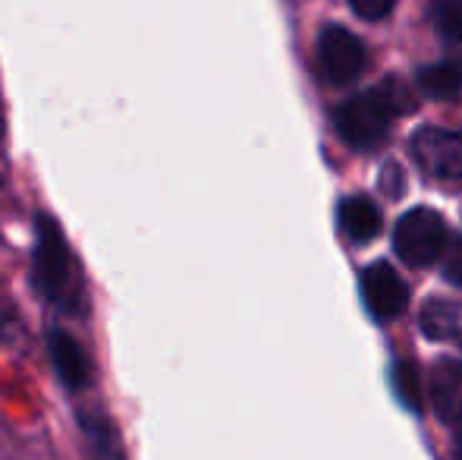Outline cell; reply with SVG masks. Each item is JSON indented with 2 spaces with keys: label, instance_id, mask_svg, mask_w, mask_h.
I'll use <instances>...</instances> for the list:
<instances>
[{
  "label": "cell",
  "instance_id": "obj_17",
  "mask_svg": "<svg viewBox=\"0 0 462 460\" xmlns=\"http://www.w3.org/2000/svg\"><path fill=\"white\" fill-rule=\"evenodd\" d=\"M396 6V0H349V10L365 23H381L383 16H390Z\"/></svg>",
  "mask_w": 462,
  "mask_h": 460
},
{
  "label": "cell",
  "instance_id": "obj_7",
  "mask_svg": "<svg viewBox=\"0 0 462 460\" xmlns=\"http://www.w3.org/2000/svg\"><path fill=\"white\" fill-rule=\"evenodd\" d=\"M431 404L444 423L462 419V362L459 360H438L431 369Z\"/></svg>",
  "mask_w": 462,
  "mask_h": 460
},
{
  "label": "cell",
  "instance_id": "obj_5",
  "mask_svg": "<svg viewBox=\"0 0 462 460\" xmlns=\"http://www.w3.org/2000/svg\"><path fill=\"white\" fill-rule=\"evenodd\" d=\"M412 155L428 177L447 180V183L462 180V136L453 129H419L412 139Z\"/></svg>",
  "mask_w": 462,
  "mask_h": 460
},
{
  "label": "cell",
  "instance_id": "obj_1",
  "mask_svg": "<svg viewBox=\"0 0 462 460\" xmlns=\"http://www.w3.org/2000/svg\"><path fill=\"white\" fill-rule=\"evenodd\" d=\"M35 287L48 303L63 313H82L86 309V290H82V271L69 252L60 228L51 218H38V243H35Z\"/></svg>",
  "mask_w": 462,
  "mask_h": 460
},
{
  "label": "cell",
  "instance_id": "obj_13",
  "mask_svg": "<svg viewBox=\"0 0 462 460\" xmlns=\"http://www.w3.org/2000/svg\"><path fill=\"white\" fill-rule=\"evenodd\" d=\"M393 391L400 398L402 407L419 413L421 410V388H419V372H415L412 360H400L393 366Z\"/></svg>",
  "mask_w": 462,
  "mask_h": 460
},
{
  "label": "cell",
  "instance_id": "obj_10",
  "mask_svg": "<svg viewBox=\"0 0 462 460\" xmlns=\"http://www.w3.org/2000/svg\"><path fill=\"white\" fill-rule=\"evenodd\" d=\"M340 228L353 243H371L381 230V211L365 196H349L340 205Z\"/></svg>",
  "mask_w": 462,
  "mask_h": 460
},
{
  "label": "cell",
  "instance_id": "obj_16",
  "mask_svg": "<svg viewBox=\"0 0 462 460\" xmlns=\"http://www.w3.org/2000/svg\"><path fill=\"white\" fill-rule=\"evenodd\" d=\"M440 268H444V277L450 284H457L462 287V237L450 239L444 249V256H440Z\"/></svg>",
  "mask_w": 462,
  "mask_h": 460
},
{
  "label": "cell",
  "instance_id": "obj_18",
  "mask_svg": "<svg viewBox=\"0 0 462 460\" xmlns=\"http://www.w3.org/2000/svg\"><path fill=\"white\" fill-rule=\"evenodd\" d=\"M453 61H457V63H459V70H462V54H459V57H453Z\"/></svg>",
  "mask_w": 462,
  "mask_h": 460
},
{
  "label": "cell",
  "instance_id": "obj_12",
  "mask_svg": "<svg viewBox=\"0 0 462 460\" xmlns=\"http://www.w3.org/2000/svg\"><path fill=\"white\" fill-rule=\"evenodd\" d=\"M86 436H88V451L92 460H126L120 448V438H116L114 426L104 423L101 417H88L86 419Z\"/></svg>",
  "mask_w": 462,
  "mask_h": 460
},
{
  "label": "cell",
  "instance_id": "obj_14",
  "mask_svg": "<svg viewBox=\"0 0 462 460\" xmlns=\"http://www.w3.org/2000/svg\"><path fill=\"white\" fill-rule=\"evenodd\" d=\"M431 19L444 42H462V0H431Z\"/></svg>",
  "mask_w": 462,
  "mask_h": 460
},
{
  "label": "cell",
  "instance_id": "obj_8",
  "mask_svg": "<svg viewBox=\"0 0 462 460\" xmlns=\"http://www.w3.org/2000/svg\"><path fill=\"white\" fill-rule=\"evenodd\" d=\"M51 360H54L60 379L67 381V388H86L92 379V366H88L86 350L79 347V341L67 332H51Z\"/></svg>",
  "mask_w": 462,
  "mask_h": 460
},
{
  "label": "cell",
  "instance_id": "obj_9",
  "mask_svg": "<svg viewBox=\"0 0 462 460\" xmlns=\"http://www.w3.org/2000/svg\"><path fill=\"white\" fill-rule=\"evenodd\" d=\"M419 325L428 341H462V303L434 296L421 306Z\"/></svg>",
  "mask_w": 462,
  "mask_h": 460
},
{
  "label": "cell",
  "instance_id": "obj_3",
  "mask_svg": "<svg viewBox=\"0 0 462 460\" xmlns=\"http://www.w3.org/2000/svg\"><path fill=\"white\" fill-rule=\"evenodd\" d=\"M447 243H450V233H447L444 218L434 209H425V205L402 215L393 230L396 256L412 268H428V265L440 262Z\"/></svg>",
  "mask_w": 462,
  "mask_h": 460
},
{
  "label": "cell",
  "instance_id": "obj_4",
  "mask_svg": "<svg viewBox=\"0 0 462 460\" xmlns=\"http://www.w3.org/2000/svg\"><path fill=\"white\" fill-rule=\"evenodd\" d=\"M318 63L321 73L334 86H349L368 67V51L359 38L343 25H328L318 38Z\"/></svg>",
  "mask_w": 462,
  "mask_h": 460
},
{
  "label": "cell",
  "instance_id": "obj_11",
  "mask_svg": "<svg viewBox=\"0 0 462 460\" xmlns=\"http://www.w3.org/2000/svg\"><path fill=\"white\" fill-rule=\"evenodd\" d=\"M419 89L434 101H453L462 92V70L457 61L419 70Z\"/></svg>",
  "mask_w": 462,
  "mask_h": 460
},
{
  "label": "cell",
  "instance_id": "obj_6",
  "mask_svg": "<svg viewBox=\"0 0 462 460\" xmlns=\"http://www.w3.org/2000/svg\"><path fill=\"white\" fill-rule=\"evenodd\" d=\"M362 300H365L371 319L390 322L406 309L409 290H406V284H402V277L396 275L393 265L371 262L368 268L362 271Z\"/></svg>",
  "mask_w": 462,
  "mask_h": 460
},
{
  "label": "cell",
  "instance_id": "obj_2",
  "mask_svg": "<svg viewBox=\"0 0 462 460\" xmlns=\"http://www.w3.org/2000/svg\"><path fill=\"white\" fill-rule=\"evenodd\" d=\"M393 117L396 114L383 101L381 89H371V92L356 95L337 108V133L356 152H374L387 139Z\"/></svg>",
  "mask_w": 462,
  "mask_h": 460
},
{
  "label": "cell",
  "instance_id": "obj_15",
  "mask_svg": "<svg viewBox=\"0 0 462 460\" xmlns=\"http://www.w3.org/2000/svg\"><path fill=\"white\" fill-rule=\"evenodd\" d=\"M377 89H381L383 101H387L390 111H393L396 117H400V114H412V111H415L412 92H409V86H402L400 80H387V82H381Z\"/></svg>",
  "mask_w": 462,
  "mask_h": 460
},
{
  "label": "cell",
  "instance_id": "obj_19",
  "mask_svg": "<svg viewBox=\"0 0 462 460\" xmlns=\"http://www.w3.org/2000/svg\"><path fill=\"white\" fill-rule=\"evenodd\" d=\"M459 457H462V436H459Z\"/></svg>",
  "mask_w": 462,
  "mask_h": 460
}]
</instances>
